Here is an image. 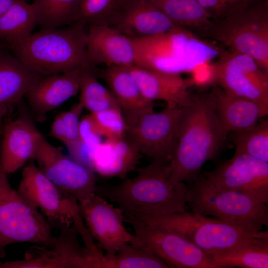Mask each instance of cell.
I'll return each instance as SVG.
<instances>
[{
  "label": "cell",
  "instance_id": "20",
  "mask_svg": "<svg viewBox=\"0 0 268 268\" xmlns=\"http://www.w3.org/2000/svg\"><path fill=\"white\" fill-rule=\"evenodd\" d=\"M145 99L160 100L171 107H183L188 102L190 85L180 74L144 68L137 65L128 67Z\"/></svg>",
  "mask_w": 268,
  "mask_h": 268
},
{
  "label": "cell",
  "instance_id": "2",
  "mask_svg": "<svg viewBox=\"0 0 268 268\" xmlns=\"http://www.w3.org/2000/svg\"><path fill=\"white\" fill-rule=\"evenodd\" d=\"M169 165L155 162L137 169L119 184L97 187L95 193L116 204L124 213L161 216L185 211L187 186L172 185Z\"/></svg>",
  "mask_w": 268,
  "mask_h": 268
},
{
  "label": "cell",
  "instance_id": "37",
  "mask_svg": "<svg viewBox=\"0 0 268 268\" xmlns=\"http://www.w3.org/2000/svg\"><path fill=\"white\" fill-rule=\"evenodd\" d=\"M212 62H206L196 66L190 72L191 78L187 79L190 86L197 89H206L215 85Z\"/></svg>",
  "mask_w": 268,
  "mask_h": 268
},
{
  "label": "cell",
  "instance_id": "27",
  "mask_svg": "<svg viewBox=\"0 0 268 268\" xmlns=\"http://www.w3.org/2000/svg\"><path fill=\"white\" fill-rule=\"evenodd\" d=\"M37 25L32 4L26 0H15L0 17V42L9 49L30 35Z\"/></svg>",
  "mask_w": 268,
  "mask_h": 268
},
{
  "label": "cell",
  "instance_id": "32",
  "mask_svg": "<svg viewBox=\"0 0 268 268\" xmlns=\"http://www.w3.org/2000/svg\"><path fill=\"white\" fill-rule=\"evenodd\" d=\"M167 268L148 249L130 243L124 245L115 254H105L104 268Z\"/></svg>",
  "mask_w": 268,
  "mask_h": 268
},
{
  "label": "cell",
  "instance_id": "25",
  "mask_svg": "<svg viewBox=\"0 0 268 268\" xmlns=\"http://www.w3.org/2000/svg\"><path fill=\"white\" fill-rule=\"evenodd\" d=\"M210 92L217 116L227 134L250 129L266 116L255 102L228 94L216 85L210 87Z\"/></svg>",
  "mask_w": 268,
  "mask_h": 268
},
{
  "label": "cell",
  "instance_id": "12",
  "mask_svg": "<svg viewBox=\"0 0 268 268\" xmlns=\"http://www.w3.org/2000/svg\"><path fill=\"white\" fill-rule=\"evenodd\" d=\"M17 190L40 209L51 227L60 229L83 220L77 200L56 186L33 162L23 168Z\"/></svg>",
  "mask_w": 268,
  "mask_h": 268
},
{
  "label": "cell",
  "instance_id": "7",
  "mask_svg": "<svg viewBox=\"0 0 268 268\" xmlns=\"http://www.w3.org/2000/svg\"><path fill=\"white\" fill-rule=\"evenodd\" d=\"M38 208L11 186L0 167V259L9 245L31 243L51 248L56 242L51 226Z\"/></svg>",
  "mask_w": 268,
  "mask_h": 268
},
{
  "label": "cell",
  "instance_id": "22",
  "mask_svg": "<svg viewBox=\"0 0 268 268\" xmlns=\"http://www.w3.org/2000/svg\"><path fill=\"white\" fill-rule=\"evenodd\" d=\"M81 68L43 77L37 81L25 96L33 112L42 117L75 96L79 91Z\"/></svg>",
  "mask_w": 268,
  "mask_h": 268
},
{
  "label": "cell",
  "instance_id": "41",
  "mask_svg": "<svg viewBox=\"0 0 268 268\" xmlns=\"http://www.w3.org/2000/svg\"></svg>",
  "mask_w": 268,
  "mask_h": 268
},
{
  "label": "cell",
  "instance_id": "40",
  "mask_svg": "<svg viewBox=\"0 0 268 268\" xmlns=\"http://www.w3.org/2000/svg\"><path fill=\"white\" fill-rule=\"evenodd\" d=\"M1 122V120H0V125Z\"/></svg>",
  "mask_w": 268,
  "mask_h": 268
},
{
  "label": "cell",
  "instance_id": "21",
  "mask_svg": "<svg viewBox=\"0 0 268 268\" xmlns=\"http://www.w3.org/2000/svg\"><path fill=\"white\" fill-rule=\"evenodd\" d=\"M97 74L117 101L127 126L144 113L154 110V102L145 99L128 67H106L97 69Z\"/></svg>",
  "mask_w": 268,
  "mask_h": 268
},
{
  "label": "cell",
  "instance_id": "10",
  "mask_svg": "<svg viewBox=\"0 0 268 268\" xmlns=\"http://www.w3.org/2000/svg\"><path fill=\"white\" fill-rule=\"evenodd\" d=\"M215 85L257 103L268 114V74L250 56L224 49L212 61Z\"/></svg>",
  "mask_w": 268,
  "mask_h": 268
},
{
  "label": "cell",
  "instance_id": "34",
  "mask_svg": "<svg viewBox=\"0 0 268 268\" xmlns=\"http://www.w3.org/2000/svg\"><path fill=\"white\" fill-rule=\"evenodd\" d=\"M97 132L106 139H117L125 136L127 126L119 108H109L89 114Z\"/></svg>",
  "mask_w": 268,
  "mask_h": 268
},
{
  "label": "cell",
  "instance_id": "29",
  "mask_svg": "<svg viewBox=\"0 0 268 268\" xmlns=\"http://www.w3.org/2000/svg\"><path fill=\"white\" fill-rule=\"evenodd\" d=\"M82 0H33L37 25L41 29H50L76 22Z\"/></svg>",
  "mask_w": 268,
  "mask_h": 268
},
{
  "label": "cell",
  "instance_id": "11",
  "mask_svg": "<svg viewBox=\"0 0 268 268\" xmlns=\"http://www.w3.org/2000/svg\"><path fill=\"white\" fill-rule=\"evenodd\" d=\"M181 107L166 106L160 112H147L127 126L126 136L140 154L153 162L169 164L177 141Z\"/></svg>",
  "mask_w": 268,
  "mask_h": 268
},
{
  "label": "cell",
  "instance_id": "15",
  "mask_svg": "<svg viewBox=\"0 0 268 268\" xmlns=\"http://www.w3.org/2000/svg\"><path fill=\"white\" fill-rule=\"evenodd\" d=\"M202 174L217 188L238 191L268 203V162L247 154H234Z\"/></svg>",
  "mask_w": 268,
  "mask_h": 268
},
{
  "label": "cell",
  "instance_id": "6",
  "mask_svg": "<svg viewBox=\"0 0 268 268\" xmlns=\"http://www.w3.org/2000/svg\"><path fill=\"white\" fill-rule=\"evenodd\" d=\"M130 214L147 224L180 234L212 257L268 234V231L251 232L221 220L192 212L156 216Z\"/></svg>",
  "mask_w": 268,
  "mask_h": 268
},
{
  "label": "cell",
  "instance_id": "1",
  "mask_svg": "<svg viewBox=\"0 0 268 268\" xmlns=\"http://www.w3.org/2000/svg\"><path fill=\"white\" fill-rule=\"evenodd\" d=\"M190 91L182 107L178 139L172 159L170 182L192 183L207 161L214 160L227 138L210 91Z\"/></svg>",
  "mask_w": 268,
  "mask_h": 268
},
{
  "label": "cell",
  "instance_id": "19",
  "mask_svg": "<svg viewBox=\"0 0 268 268\" xmlns=\"http://www.w3.org/2000/svg\"><path fill=\"white\" fill-rule=\"evenodd\" d=\"M109 25L134 39L162 34L177 27L149 0H129Z\"/></svg>",
  "mask_w": 268,
  "mask_h": 268
},
{
  "label": "cell",
  "instance_id": "23",
  "mask_svg": "<svg viewBox=\"0 0 268 268\" xmlns=\"http://www.w3.org/2000/svg\"><path fill=\"white\" fill-rule=\"evenodd\" d=\"M41 76L30 71L13 54L0 51V120L8 115Z\"/></svg>",
  "mask_w": 268,
  "mask_h": 268
},
{
  "label": "cell",
  "instance_id": "38",
  "mask_svg": "<svg viewBox=\"0 0 268 268\" xmlns=\"http://www.w3.org/2000/svg\"><path fill=\"white\" fill-rule=\"evenodd\" d=\"M15 0H0V17L12 5Z\"/></svg>",
  "mask_w": 268,
  "mask_h": 268
},
{
  "label": "cell",
  "instance_id": "3",
  "mask_svg": "<svg viewBox=\"0 0 268 268\" xmlns=\"http://www.w3.org/2000/svg\"><path fill=\"white\" fill-rule=\"evenodd\" d=\"M86 26L76 22L63 28L41 29L9 49L30 71L41 76L80 68L90 63Z\"/></svg>",
  "mask_w": 268,
  "mask_h": 268
},
{
  "label": "cell",
  "instance_id": "26",
  "mask_svg": "<svg viewBox=\"0 0 268 268\" xmlns=\"http://www.w3.org/2000/svg\"><path fill=\"white\" fill-rule=\"evenodd\" d=\"M177 27L207 39L213 22L197 0H149Z\"/></svg>",
  "mask_w": 268,
  "mask_h": 268
},
{
  "label": "cell",
  "instance_id": "16",
  "mask_svg": "<svg viewBox=\"0 0 268 268\" xmlns=\"http://www.w3.org/2000/svg\"><path fill=\"white\" fill-rule=\"evenodd\" d=\"M89 233L108 255H114L125 244H134L136 237L124 225V213L95 193L78 203Z\"/></svg>",
  "mask_w": 268,
  "mask_h": 268
},
{
  "label": "cell",
  "instance_id": "17",
  "mask_svg": "<svg viewBox=\"0 0 268 268\" xmlns=\"http://www.w3.org/2000/svg\"><path fill=\"white\" fill-rule=\"evenodd\" d=\"M86 49L88 60L95 66L130 67L137 61L136 41L107 24L89 25Z\"/></svg>",
  "mask_w": 268,
  "mask_h": 268
},
{
  "label": "cell",
  "instance_id": "31",
  "mask_svg": "<svg viewBox=\"0 0 268 268\" xmlns=\"http://www.w3.org/2000/svg\"><path fill=\"white\" fill-rule=\"evenodd\" d=\"M230 133L235 148L234 154H247L268 162V119L250 129Z\"/></svg>",
  "mask_w": 268,
  "mask_h": 268
},
{
  "label": "cell",
  "instance_id": "18",
  "mask_svg": "<svg viewBox=\"0 0 268 268\" xmlns=\"http://www.w3.org/2000/svg\"><path fill=\"white\" fill-rule=\"evenodd\" d=\"M0 150V167L6 173L16 172L30 159L44 137L30 116L22 113L4 125Z\"/></svg>",
  "mask_w": 268,
  "mask_h": 268
},
{
  "label": "cell",
  "instance_id": "28",
  "mask_svg": "<svg viewBox=\"0 0 268 268\" xmlns=\"http://www.w3.org/2000/svg\"><path fill=\"white\" fill-rule=\"evenodd\" d=\"M212 260L216 268H268V234L213 256Z\"/></svg>",
  "mask_w": 268,
  "mask_h": 268
},
{
  "label": "cell",
  "instance_id": "14",
  "mask_svg": "<svg viewBox=\"0 0 268 268\" xmlns=\"http://www.w3.org/2000/svg\"><path fill=\"white\" fill-rule=\"evenodd\" d=\"M32 159L52 182L73 197L78 203L95 192V174L64 154L44 137L40 141Z\"/></svg>",
  "mask_w": 268,
  "mask_h": 268
},
{
  "label": "cell",
  "instance_id": "39",
  "mask_svg": "<svg viewBox=\"0 0 268 268\" xmlns=\"http://www.w3.org/2000/svg\"><path fill=\"white\" fill-rule=\"evenodd\" d=\"M2 49V45L0 42V51Z\"/></svg>",
  "mask_w": 268,
  "mask_h": 268
},
{
  "label": "cell",
  "instance_id": "30",
  "mask_svg": "<svg viewBox=\"0 0 268 268\" xmlns=\"http://www.w3.org/2000/svg\"><path fill=\"white\" fill-rule=\"evenodd\" d=\"M79 91V102L90 113L109 108L120 109L110 90L98 81L97 69L91 63L81 68Z\"/></svg>",
  "mask_w": 268,
  "mask_h": 268
},
{
  "label": "cell",
  "instance_id": "35",
  "mask_svg": "<svg viewBox=\"0 0 268 268\" xmlns=\"http://www.w3.org/2000/svg\"><path fill=\"white\" fill-rule=\"evenodd\" d=\"M210 17L218 21L254 0H197Z\"/></svg>",
  "mask_w": 268,
  "mask_h": 268
},
{
  "label": "cell",
  "instance_id": "13",
  "mask_svg": "<svg viewBox=\"0 0 268 268\" xmlns=\"http://www.w3.org/2000/svg\"><path fill=\"white\" fill-rule=\"evenodd\" d=\"M59 231L53 247L35 244L21 260L0 261V268H102L101 260L82 246L75 224Z\"/></svg>",
  "mask_w": 268,
  "mask_h": 268
},
{
  "label": "cell",
  "instance_id": "24",
  "mask_svg": "<svg viewBox=\"0 0 268 268\" xmlns=\"http://www.w3.org/2000/svg\"><path fill=\"white\" fill-rule=\"evenodd\" d=\"M140 153L136 145L126 135L117 139H106L96 149L92 171L102 177L126 178L135 169Z\"/></svg>",
  "mask_w": 268,
  "mask_h": 268
},
{
  "label": "cell",
  "instance_id": "4",
  "mask_svg": "<svg viewBox=\"0 0 268 268\" xmlns=\"http://www.w3.org/2000/svg\"><path fill=\"white\" fill-rule=\"evenodd\" d=\"M186 203L195 214L213 216L251 232L268 226V207L243 193L221 189L200 173L187 188Z\"/></svg>",
  "mask_w": 268,
  "mask_h": 268
},
{
  "label": "cell",
  "instance_id": "36",
  "mask_svg": "<svg viewBox=\"0 0 268 268\" xmlns=\"http://www.w3.org/2000/svg\"><path fill=\"white\" fill-rule=\"evenodd\" d=\"M84 108L78 102L68 111L60 113L67 137V147L74 143L79 138L80 118Z\"/></svg>",
  "mask_w": 268,
  "mask_h": 268
},
{
  "label": "cell",
  "instance_id": "33",
  "mask_svg": "<svg viewBox=\"0 0 268 268\" xmlns=\"http://www.w3.org/2000/svg\"><path fill=\"white\" fill-rule=\"evenodd\" d=\"M129 0H82L77 22L109 25Z\"/></svg>",
  "mask_w": 268,
  "mask_h": 268
},
{
  "label": "cell",
  "instance_id": "9",
  "mask_svg": "<svg viewBox=\"0 0 268 268\" xmlns=\"http://www.w3.org/2000/svg\"><path fill=\"white\" fill-rule=\"evenodd\" d=\"M124 221L134 231L136 241L134 245L148 249L168 268H216L212 256L180 234L147 224L128 213H124Z\"/></svg>",
  "mask_w": 268,
  "mask_h": 268
},
{
  "label": "cell",
  "instance_id": "8",
  "mask_svg": "<svg viewBox=\"0 0 268 268\" xmlns=\"http://www.w3.org/2000/svg\"><path fill=\"white\" fill-rule=\"evenodd\" d=\"M142 39L147 42L149 62L141 67L170 73L190 72L198 65L214 61L224 49L179 27Z\"/></svg>",
  "mask_w": 268,
  "mask_h": 268
},
{
  "label": "cell",
  "instance_id": "5",
  "mask_svg": "<svg viewBox=\"0 0 268 268\" xmlns=\"http://www.w3.org/2000/svg\"><path fill=\"white\" fill-rule=\"evenodd\" d=\"M212 22L207 39L250 56L268 74V0H254Z\"/></svg>",
  "mask_w": 268,
  "mask_h": 268
}]
</instances>
